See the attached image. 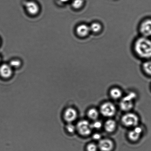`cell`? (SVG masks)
I'll use <instances>...</instances> for the list:
<instances>
[{"label":"cell","instance_id":"4","mask_svg":"<svg viewBox=\"0 0 151 151\" xmlns=\"http://www.w3.org/2000/svg\"><path fill=\"white\" fill-rule=\"evenodd\" d=\"M76 128L78 133L83 136H88L91 133L92 128L91 124L86 120L79 121Z\"/></svg>","mask_w":151,"mask_h":151},{"label":"cell","instance_id":"2","mask_svg":"<svg viewBox=\"0 0 151 151\" xmlns=\"http://www.w3.org/2000/svg\"><path fill=\"white\" fill-rule=\"evenodd\" d=\"M122 122L127 127H135L139 124V118L136 114L129 113L124 115L122 118Z\"/></svg>","mask_w":151,"mask_h":151},{"label":"cell","instance_id":"24","mask_svg":"<svg viewBox=\"0 0 151 151\" xmlns=\"http://www.w3.org/2000/svg\"><path fill=\"white\" fill-rule=\"evenodd\" d=\"M59 1L63 3H66L69 2L71 0H59Z\"/></svg>","mask_w":151,"mask_h":151},{"label":"cell","instance_id":"3","mask_svg":"<svg viewBox=\"0 0 151 151\" xmlns=\"http://www.w3.org/2000/svg\"><path fill=\"white\" fill-rule=\"evenodd\" d=\"M136 96L135 94L131 92L123 98L120 104L121 109L126 111L131 109L133 106V99H135Z\"/></svg>","mask_w":151,"mask_h":151},{"label":"cell","instance_id":"1","mask_svg":"<svg viewBox=\"0 0 151 151\" xmlns=\"http://www.w3.org/2000/svg\"><path fill=\"white\" fill-rule=\"evenodd\" d=\"M134 50L140 58L146 60H151V39L142 36L135 42Z\"/></svg>","mask_w":151,"mask_h":151},{"label":"cell","instance_id":"20","mask_svg":"<svg viewBox=\"0 0 151 151\" xmlns=\"http://www.w3.org/2000/svg\"><path fill=\"white\" fill-rule=\"evenodd\" d=\"M98 147L94 143H90L88 145L86 149L88 151H97Z\"/></svg>","mask_w":151,"mask_h":151},{"label":"cell","instance_id":"12","mask_svg":"<svg viewBox=\"0 0 151 151\" xmlns=\"http://www.w3.org/2000/svg\"><path fill=\"white\" fill-rule=\"evenodd\" d=\"M142 132L140 127H136L129 132L128 134L129 139L132 141H136L139 139Z\"/></svg>","mask_w":151,"mask_h":151},{"label":"cell","instance_id":"11","mask_svg":"<svg viewBox=\"0 0 151 151\" xmlns=\"http://www.w3.org/2000/svg\"><path fill=\"white\" fill-rule=\"evenodd\" d=\"M76 33L81 37H85L89 35L91 32L89 26L86 24L80 25L76 29Z\"/></svg>","mask_w":151,"mask_h":151},{"label":"cell","instance_id":"10","mask_svg":"<svg viewBox=\"0 0 151 151\" xmlns=\"http://www.w3.org/2000/svg\"><path fill=\"white\" fill-rule=\"evenodd\" d=\"M12 73V68L9 64H3L0 66V75L4 78H10Z\"/></svg>","mask_w":151,"mask_h":151},{"label":"cell","instance_id":"16","mask_svg":"<svg viewBox=\"0 0 151 151\" xmlns=\"http://www.w3.org/2000/svg\"><path fill=\"white\" fill-rule=\"evenodd\" d=\"M87 115L88 117L90 119L96 120L98 118L99 113L96 109L95 108H92L88 111Z\"/></svg>","mask_w":151,"mask_h":151},{"label":"cell","instance_id":"5","mask_svg":"<svg viewBox=\"0 0 151 151\" xmlns=\"http://www.w3.org/2000/svg\"><path fill=\"white\" fill-rule=\"evenodd\" d=\"M100 111L104 116L111 117L115 115L116 109L113 104L107 102L104 103L101 105L100 108Z\"/></svg>","mask_w":151,"mask_h":151},{"label":"cell","instance_id":"7","mask_svg":"<svg viewBox=\"0 0 151 151\" xmlns=\"http://www.w3.org/2000/svg\"><path fill=\"white\" fill-rule=\"evenodd\" d=\"M26 9L28 14L31 15H36L39 12V5L34 1H29L25 4Z\"/></svg>","mask_w":151,"mask_h":151},{"label":"cell","instance_id":"9","mask_svg":"<svg viewBox=\"0 0 151 151\" xmlns=\"http://www.w3.org/2000/svg\"><path fill=\"white\" fill-rule=\"evenodd\" d=\"M77 112L73 108H68L64 112V119L68 123H71L75 121L77 117Z\"/></svg>","mask_w":151,"mask_h":151},{"label":"cell","instance_id":"19","mask_svg":"<svg viewBox=\"0 0 151 151\" xmlns=\"http://www.w3.org/2000/svg\"><path fill=\"white\" fill-rule=\"evenodd\" d=\"M9 65L12 68H18L21 65V62L18 59H14L10 61Z\"/></svg>","mask_w":151,"mask_h":151},{"label":"cell","instance_id":"17","mask_svg":"<svg viewBox=\"0 0 151 151\" xmlns=\"http://www.w3.org/2000/svg\"><path fill=\"white\" fill-rule=\"evenodd\" d=\"M143 68L147 74L151 76V60H147L144 63Z\"/></svg>","mask_w":151,"mask_h":151},{"label":"cell","instance_id":"15","mask_svg":"<svg viewBox=\"0 0 151 151\" xmlns=\"http://www.w3.org/2000/svg\"><path fill=\"white\" fill-rule=\"evenodd\" d=\"M91 32L94 33H99L102 29V26L99 23L94 22L92 23L89 26Z\"/></svg>","mask_w":151,"mask_h":151},{"label":"cell","instance_id":"23","mask_svg":"<svg viewBox=\"0 0 151 151\" xmlns=\"http://www.w3.org/2000/svg\"><path fill=\"white\" fill-rule=\"evenodd\" d=\"M93 137L94 140H98L101 139V135L98 134V133H96L93 135Z\"/></svg>","mask_w":151,"mask_h":151},{"label":"cell","instance_id":"14","mask_svg":"<svg viewBox=\"0 0 151 151\" xmlns=\"http://www.w3.org/2000/svg\"><path fill=\"white\" fill-rule=\"evenodd\" d=\"M110 94L111 97L114 99H118L121 97L122 92L118 88H113L111 89Z\"/></svg>","mask_w":151,"mask_h":151},{"label":"cell","instance_id":"25","mask_svg":"<svg viewBox=\"0 0 151 151\" xmlns=\"http://www.w3.org/2000/svg\"><path fill=\"white\" fill-rule=\"evenodd\" d=\"M0 61H1V58H0Z\"/></svg>","mask_w":151,"mask_h":151},{"label":"cell","instance_id":"6","mask_svg":"<svg viewBox=\"0 0 151 151\" xmlns=\"http://www.w3.org/2000/svg\"><path fill=\"white\" fill-rule=\"evenodd\" d=\"M140 31L142 36L151 37V19H146L142 22L140 24Z\"/></svg>","mask_w":151,"mask_h":151},{"label":"cell","instance_id":"13","mask_svg":"<svg viewBox=\"0 0 151 151\" xmlns=\"http://www.w3.org/2000/svg\"><path fill=\"white\" fill-rule=\"evenodd\" d=\"M116 123L113 120L109 119L106 121L105 124V128L108 132H113L116 128Z\"/></svg>","mask_w":151,"mask_h":151},{"label":"cell","instance_id":"21","mask_svg":"<svg viewBox=\"0 0 151 151\" xmlns=\"http://www.w3.org/2000/svg\"><path fill=\"white\" fill-rule=\"evenodd\" d=\"M66 129L69 132L73 133L75 131L76 128L73 124H71V123H69V124L67 126Z\"/></svg>","mask_w":151,"mask_h":151},{"label":"cell","instance_id":"8","mask_svg":"<svg viewBox=\"0 0 151 151\" xmlns=\"http://www.w3.org/2000/svg\"><path fill=\"white\" fill-rule=\"evenodd\" d=\"M98 147L101 151H111L113 149L114 143L109 139H102L100 140Z\"/></svg>","mask_w":151,"mask_h":151},{"label":"cell","instance_id":"18","mask_svg":"<svg viewBox=\"0 0 151 151\" xmlns=\"http://www.w3.org/2000/svg\"><path fill=\"white\" fill-rule=\"evenodd\" d=\"M84 3V0H73L72 5L75 9H78L83 7Z\"/></svg>","mask_w":151,"mask_h":151},{"label":"cell","instance_id":"22","mask_svg":"<svg viewBox=\"0 0 151 151\" xmlns=\"http://www.w3.org/2000/svg\"><path fill=\"white\" fill-rule=\"evenodd\" d=\"M92 129H99L102 127V123L100 121H95L93 124H91Z\"/></svg>","mask_w":151,"mask_h":151}]
</instances>
